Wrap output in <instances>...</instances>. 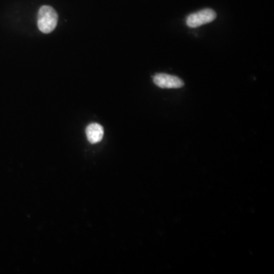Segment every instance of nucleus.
I'll return each instance as SVG.
<instances>
[{"mask_svg":"<svg viewBox=\"0 0 274 274\" xmlns=\"http://www.w3.org/2000/svg\"><path fill=\"white\" fill-rule=\"evenodd\" d=\"M58 21V15L54 8L44 6L39 9L38 14V26L43 33L48 34L55 29Z\"/></svg>","mask_w":274,"mask_h":274,"instance_id":"obj_1","label":"nucleus"},{"mask_svg":"<svg viewBox=\"0 0 274 274\" xmlns=\"http://www.w3.org/2000/svg\"><path fill=\"white\" fill-rule=\"evenodd\" d=\"M216 13L214 10L211 9H205L190 14L187 17L186 23L188 27L193 29L212 22L216 19Z\"/></svg>","mask_w":274,"mask_h":274,"instance_id":"obj_2","label":"nucleus"},{"mask_svg":"<svg viewBox=\"0 0 274 274\" xmlns=\"http://www.w3.org/2000/svg\"><path fill=\"white\" fill-rule=\"evenodd\" d=\"M86 133L88 140L91 143H97L104 137V128L99 123H91L86 128Z\"/></svg>","mask_w":274,"mask_h":274,"instance_id":"obj_4","label":"nucleus"},{"mask_svg":"<svg viewBox=\"0 0 274 274\" xmlns=\"http://www.w3.org/2000/svg\"><path fill=\"white\" fill-rule=\"evenodd\" d=\"M153 82L162 89H179L184 86V82L180 78L166 73L156 74L153 77Z\"/></svg>","mask_w":274,"mask_h":274,"instance_id":"obj_3","label":"nucleus"}]
</instances>
